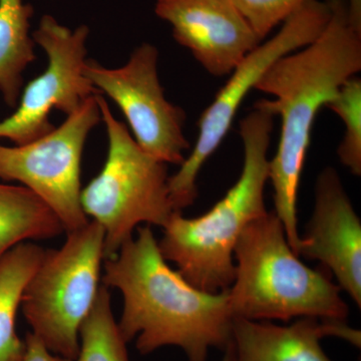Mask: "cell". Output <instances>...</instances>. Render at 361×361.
Returning a JSON list of instances; mask_svg holds the SVG:
<instances>
[{"label": "cell", "instance_id": "cell-15", "mask_svg": "<svg viewBox=\"0 0 361 361\" xmlns=\"http://www.w3.org/2000/svg\"><path fill=\"white\" fill-rule=\"evenodd\" d=\"M33 8L23 0H0V94L16 109L23 90V71L35 61L30 35Z\"/></svg>", "mask_w": 361, "mask_h": 361}, {"label": "cell", "instance_id": "cell-11", "mask_svg": "<svg viewBox=\"0 0 361 361\" xmlns=\"http://www.w3.org/2000/svg\"><path fill=\"white\" fill-rule=\"evenodd\" d=\"M155 13L210 75H230L260 40L234 0H157Z\"/></svg>", "mask_w": 361, "mask_h": 361}, {"label": "cell", "instance_id": "cell-6", "mask_svg": "<svg viewBox=\"0 0 361 361\" xmlns=\"http://www.w3.org/2000/svg\"><path fill=\"white\" fill-rule=\"evenodd\" d=\"M66 234L59 250H45L20 305L32 334L47 349L75 360L80 327L99 289L104 235L94 221Z\"/></svg>", "mask_w": 361, "mask_h": 361}, {"label": "cell", "instance_id": "cell-7", "mask_svg": "<svg viewBox=\"0 0 361 361\" xmlns=\"http://www.w3.org/2000/svg\"><path fill=\"white\" fill-rule=\"evenodd\" d=\"M329 0H315L296 11L269 39L263 40L240 61L229 80L202 114L199 135L191 154L175 175L169 177L171 203L176 212L193 205L198 197L197 179L207 160L224 141L240 106L275 61L298 51L319 37L331 18Z\"/></svg>", "mask_w": 361, "mask_h": 361}, {"label": "cell", "instance_id": "cell-1", "mask_svg": "<svg viewBox=\"0 0 361 361\" xmlns=\"http://www.w3.org/2000/svg\"><path fill=\"white\" fill-rule=\"evenodd\" d=\"M331 18L317 39L275 61L255 90L274 97L259 106L281 118L279 144L269 161L274 212L297 254V195L316 116L348 78L361 71V33L348 20L346 0H329Z\"/></svg>", "mask_w": 361, "mask_h": 361}, {"label": "cell", "instance_id": "cell-2", "mask_svg": "<svg viewBox=\"0 0 361 361\" xmlns=\"http://www.w3.org/2000/svg\"><path fill=\"white\" fill-rule=\"evenodd\" d=\"M103 281L122 293L118 329L127 343L137 339L142 355L177 346L188 361H207L211 348L231 344L228 289L201 290L169 267L149 225L137 227V237L106 259Z\"/></svg>", "mask_w": 361, "mask_h": 361}, {"label": "cell", "instance_id": "cell-21", "mask_svg": "<svg viewBox=\"0 0 361 361\" xmlns=\"http://www.w3.org/2000/svg\"><path fill=\"white\" fill-rule=\"evenodd\" d=\"M349 23L361 33V0H346Z\"/></svg>", "mask_w": 361, "mask_h": 361}, {"label": "cell", "instance_id": "cell-9", "mask_svg": "<svg viewBox=\"0 0 361 361\" xmlns=\"http://www.w3.org/2000/svg\"><path fill=\"white\" fill-rule=\"evenodd\" d=\"M90 30L82 25L71 30L45 14L32 37L47 56V70L21 92L16 111L0 122V137L16 146L28 144L51 133L52 110L71 115L97 90L85 77Z\"/></svg>", "mask_w": 361, "mask_h": 361}, {"label": "cell", "instance_id": "cell-17", "mask_svg": "<svg viewBox=\"0 0 361 361\" xmlns=\"http://www.w3.org/2000/svg\"><path fill=\"white\" fill-rule=\"evenodd\" d=\"M75 361H130L127 342L114 317L109 287L99 286L94 305L80 329Z\"/></svg>", "mask_w": 361, "mask_h": 361}, {"label": "cell", "instance_id": "cell-10", "mask_svg": "<svg viewBox=\"0 0 361 361\" xmlns=\"http://www.w3.org/2000/svg\"><path fill=\"white\" fill-rule=\"evenodd\" d=\"M158 63V49L145 42L121 68H109L87 59L84 73L97 90L118 104L142 151L167 165L180 166L190 148L184 135L186 114L166 99Z\"/></svg>", "mask_w": 361, "mask_h": 361}, {"label": "cell", "instance_id": "cell-12", "mask_svg": "<svg viewBox=\"0 0 361 361\" xmlns=\"http://www.w3.org/2000/svg\"><path fill=\"white\" fill-rule=\"evenodd\" d=\"M297 255L319 261L360 308L361 223L336 169L318 175L314 211Z\"/></svg>", "mask_w": 361, "mask_h": 361}, {"label": "cell", "instance_id": "cell-14", "mask_svg": "<svg viewBox=\"0 0 361 361\" xmlns=\"http://www.w3.org/2000/svg\"><path fill=\"white\" fill-rule=\"evenodd\" d=\"M44 254L42 247L23 242L0 259V361L23 360L25 343L16 334V314Z\"/></svg>", "mask_w": 361, "mask_h": 361}, {"label": "cell", "instance_id": "cell-13", "mask_svg": "<svg viewBox=\"0 0 361 361\" xmlns=\"http://www.w3.org/2000/svg\"><path fill=\"white\" fill-rule=\"evenodd\" d=\"M326 336L360 348V330L342 320L299 317L284 326L269 320H233L235 361H332L320 343Z\"/></svg>", "mask_w": 361, "mask_h": 361}, {"label": "cell", "instance_id": "cell-20", "mask_svg": "<svg viewBox=\"0 0 361 361\" xmlns=\"http://www.w3.org/2000/svg\"><path fill=\"white\" fill-rule=\"evenodd\" d=\"M23 361H75L52 353L32 332L26 334Z\"/></svg>", "mask_w": 361, "mask_h": 361}, {"label": "cell", "instance_id": "cell-22", "mask_svg": "<svg viewBox=\"0 0 361 361\" xmlns=\"http://www.w3.org/2000/svg\"><path fill=\"white\" fill-rule=\"evenodd\" d=\"M221 361H235L234 349H233L232 342L224 351V356H223Z\"/></svg>", "mask_w": 361, "mask_h": 361}, {"label": "cell", "instance_id": "cell-3", "mask_svg": "<svg viewBox=\"0 0 361 361\" xmlns=\"http://www.w3.org/2000/svg\"><path fill=\"white\" fill-rule=\"evenodd\" d=\"M271 111L258 104L240 121L244 161L241 175L218 203L196 218L175 213L158 242L166 261L196 288L211 293L227 290L235 276L234 248L240 234L268 211L264 201L269 182V149L274 127Z\"/></svg>", "mask_w": 361, "mask_h": 361}, {"label": "cell", "instance_id": "cell-8", "mask_svg": "<svg viewBox=\"0 0 361 361\" xmlns=\"http://www.w3.org/2000/svg\"><path fill=\"white\" fill-rule=\"evenodd\" d=\"M99 94L44 137L20 146L0 145V179L16 180L37 195L66 233L90 222L80 205V167L87 137L102 122Z\"/></svg>", "mask_w": 361, "mask_h": 361}, {"label": "cell", "instance_id": "cell-16", "mask_svg": "<svg viewBox=\"0 0 361 361\" xmlns=\"http://www.w3.org/2000/svg\"><path fill=\"white\" fill-rule=\"evenodd\" d=\"M63 232L56 214L30 190L0 184V259L23 242L54 238Z\"/></svg>", "mask_w": 361, "mask_h": 361}, {"label": "cell", "instance_id": "cell-18", "mask_svg": "<svg viewBox=\"0 0 361 361\" xmlns=\"http://www.w3.org/2000/svg\"><path fill=\"white\" fill-rule=\"evenodd\" d=\"M345 127L343 139L337 149L339 161L353 173L361 175V80L348 78L341 85L336 97L327 104Z\"/></svg>", "mask_w": 361, "mask_h": 361}, {"label": "cell", "instance_id": "cell-4", "mask_svg": "<svg viewBox=\"0 0 361 361\" xmlns=\"http://www.w3.org/2000/svg\"><path fill=\"white\" fill-rule=\"evenodd\" d=\"M234 281L228 289L233 317L281 320L317 317L346 322L348 306L326 268L308 267L289 245L274 211L254 220L234 248Z\"/></svg>", "mask_w": 361, "mask_h": 361}, {"label": "cell", "instance_id": "cell-5", "mask_svg": "<svg viewBox=\"0 0 361 361\" xmlns=\"http://www.w3.org/2000/svg\"><path fill=\"white\" fill-rule=\"evenodd\" d=\"M108 135V156L101 172L82 189L85 215L104 230V255L114 257L133 238L137 225L165 227L176 211L170 200L168 165L140 148L129 130L97 94Z\"/></svg>", "mask_w": 361, "mask_h": 361}, {"label": "cell", "instance_id": "cell-19", "mask_svg": "<svg viewBox=\"0 0 361 361\" xmlns=\"http://www.w3.org/2000/svg\"><path fill=\"white\" fill-rule=\"evenodd\" d=\"M315 0H234L240 13L260 42L276 26Z\"/></svg>", "mask_w": 361, "mask_h": 361}]
</instances>
